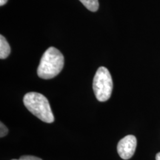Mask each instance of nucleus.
<instances>
[{"label": "nucleus", "mask_w": 160, "mask_h": 160, "mask_svg": "<svg viewBox=\"0 0 160 160\" xmlns=\"http://www.w3.org/2000/svg\"><path fill=\"white\" fill-rule=\"evenodd\" d=\"M93 89L96 98L99 102L110 99L113 90V80L111 73L105 67H100L93 78Z\"/></svg>", "instance_id": "7ed1b4c3"}, {"label": "nucleus", "mask_w": 160, "mask_h": 160, "mask_svg": "<svg viewBox=\"0 0 160 160\" xmlns=\"http://www.w3.org/2000/svg\"><path fill=\"white\" fill-rule=\"evenodd\" d=\"M0 128H1V131H0V137L2 138L8 134V128L6 127L2 122L0 123Z\"/></svg>", "instance_id": "0eeeda50"}, {"label": "nucleus", "mask_w": 160, "mask_h": 160, "mask_svg": "<svg viewBox=\"0 0 160 160\" xmlns=\"http://www.w3.org/2000/svg\"><path fill=\"white\" fill-rule=\"evenodd\" d=\"M11 160H42L40 158H38L37 157H33V156H22L19 158V159H11Z\"/></svg>", "instance_id": "6e6552de"}, {"label": "nucleus", "mask_w": 160, "mask_h": 160, "mask_svg": "<svg viewBox=\"0 0 160 160\" xmlns=\"http://www.w3.org/2000/svg\"><path fill=\"white\" fill-rule=\"evenodd\" d=\"M8 0H0V5L2 6L4 5H5V4L8 2Z\"/></svg>", "instance_id": "1a4fd4ad"}, {"label": "nucleus", "mask_w": 160, "mask_h": 160, "mask_svg": "<svg viewBox=\"0 0 160 160\" xmlns=\"http://www.w3.org/2000/svg\"><path fill=\"white\" fill-rule=\"evenodd\" d=\"M156 160H160V152L156 155Z\"/></svg>", "instance_id": "9d476101"}, {"label": "nucleus", "mask_w": 160, "mask_h": 160, "mask_svg": "<svg viewBox=\"0 0 160 160\" xmlns=\"http://www.w3.org/2000/svg\"><path fill=\"white\" fill-rule=\"evenodd\" d=\"M87 9L92 12H96L99 9L98 0H79Z\"/></svg>", "instance_id": "423d86ee"}, {"label": "nucleus", "mask_w": 160, "mask_h": 160, "mask_svg": "<svg viewBox=\"0 0 160 160\" xmlns=\"http://www.w3.org/2000/svg\"><path fill=\"white\" fill-rule=\"evenodd\" d=\"M24 105L32 114L46 123L54 122L48 100L45 96L36 92L26 93L23 98Z\"/></svg>", "instance_id": "f03ea898"}, {"label": "nucleus", "mask_w": 160, "mask_h": 160, "mask_svg": "<svg viewBox=\"0 0 160 160\" xmlns=\"http://www.w3.org/2000/svg\"><path fill=\"white\" fill-rule=\"evenodd\" d=\"M137 140L133 135H128L122 138L117 145V152L122 159H131L137 148Z\"/></svg>", "instance_id": "20e7f679"}, {"label": "nucleus", "mask_w": 160, "mask_h": 160, "mask_svg": "<svg viewBox=\"0 0 160 160\" xmlns=\"http://www.w3.org/2000/svg\"><path fill=\"white\" fill-rule=\"evenodd\" d=\"M64 67V57L59 50L53 47L47 49L40 60L37 74L44 79L57 77Z\"/></svg>", "instance_id": "f257e3e1"}, {"label": "nucleus", "mask_w": 160, "mask_h": 160, "mask_svg": "<svg viewBox=\"0 0 160 160\" xmlns=\"http://www.w3.org/2000/svg\"><path fill=\"white\" fill-rule=\"evenodd\" d=\"M11 53V48L3 35L0 36V59H5Z\"/></svg>", "instance_id": "39448f33"}]
</instances>
